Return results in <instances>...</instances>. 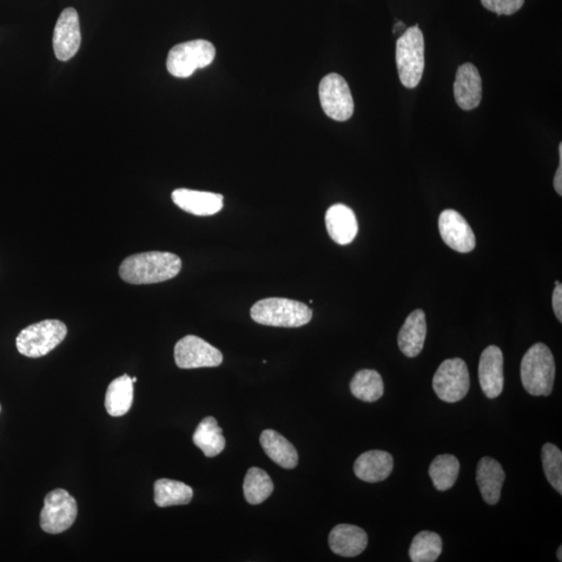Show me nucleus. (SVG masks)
Listing matches in <instances>:
<instances>
[{"label": "nucleus", "mask_w": 562, "mask_h": 562, "mask_svg": "<svg viewBox=\"0 0 562 562\" xmlns=\"http://www.w3.org/2000/svg\"><path fill=\"white\" fill-rule=\"evenodd\" d=\"M555 373L554 356L543 343H535L525 353L521 363V379L526 391L532 396L551 395Z\"/></svg>", "instance_id": "f03ea898"}, {"label": "nucleus", "mask_w": 562, "mask_h": 562, "mask_svg": "<svg viewBox=\"0 0 562 562\" xmlns=\"http://www.w3.org/2000/svg\"><path fill=\"white\" fill-rule=\"evenodd\" d=\"M67 335V327L58 320H45L32 324L20 333L16 346L20 354L31 359L49 354Z\"/></svg>", "instance_id": "39448f33"}, {"label": "nucleus", "mask_w": 562, "mask_h": 562, "mask_svg": "<svg viewBox=\"0 0 562 562\" xmlns=\"http://www.w3.org/2000/svg\"><path fill=\"white\" fill-rule=\"evenodd\" d=\"M172 201L187 213L195 216H213L223 209V196L189 189H177L172 193Z\"/></svg>", "instance_id": "2eb2a0df"}, {"label": "nucleus", "mask_w": 562, "mask_h": 562, "mask_svg": "<svg viewBox=\"0 0 562 562\" xmlns=\"http://www.w3.org/2000/svg\"><path fill=\"white\" fill-rule=\"evenodd\" d=\"M182 270L180 256L150 251L127 257L119 268L121 279L131 284H151L174 279Z\"/></svg>", "instance_id": "f257e3e1"}, {"label": "nucleus", "mask_w": 562, "mask_h": 562, "mask_svg": "<svg viewBox=\"0 0 562 562\" xmlns=\"http://www.w3.org/2000/svg\"><path fill=\"white\" fill-rule=\"evenodd\" d=\"M77 517V504L65 489L51 491L44 499L40 514V525L49 534L63 533L74 525Z\"/></svg>", "instance_id": "0eeeda50"}, {"label": "nucleus", "mask_w": 562, "mask_h": 562, "mask_svg": "<svg viewBox=\"0 0 562 562\" xmlns=\"http://www.w3.org/2000/svg\"><path fill=\"white\" fill-rule=\"evenodd\" d=\"M439 228L442 239L458 253H471L476 246V237L473 229L459 211L446 210L442 211L439 219Z\"/></svg>", "instance_id": "f8f14e48"}, {"label": "nucleus", "mask_w": 562, "mask_h": 562, "mask_svg": "<svg viewBox=\"0 0 562 562\" xmlns=\"http://www.w3.org/2000/svg\"><path fill=\"white\" fill-rule=\"evenodd\" d=\"M396 61L402 85L415 88L425 68L424 36L418 25L407 29L397 41Z\"/></svg>", "instance_id": "20e7f679"}, {"label": "nucleus", "mask_w": 562, "mask_h": 562, "mask_svg": "<svg viewBox=\"0 0 562 562\" xmlns=\"http://www.w3.org/2000/svg\"><path fill=\"white\" fill-rule=\"evenodd\" d=\"M505 477L504 469L499 461L492 458L480 459L476 479H477L482 498L487 504L495 505L498 504Z\"/></svg>", "instance_id": "6ab92c4d"}, {"label": "nucleus", "mask_w": 562, "mask_h": 562, "mask_svg": "<svg viewBox=\"0 0 562 562\" xmlns=\"http://www.w3.org/2000/svg\"><path fill=\"white\" fill-rule=\"evenodd\" d=\"M328 541L335 554L343 558H355L366 550L368 535L360 527L340 524L329 533Z\"/></svg>", "instance_id": "dca6fc26"}, {"label": "nucleus", "mask_w": 562, "mask_h": 562, "mask_svg": "<svg viewBox=\"0 0 562 562\" xmlns=\"http://www.w3.org/2000/svg\"><path fill=\"white\" fill-rule=\"evenodd\" d=\"M245 499L249 504L259 505L266 501L274 491V485L270 476L260 468H251L245 476Z\"/></svg>", "instance_id": "393cba45"}, {"label": "nucleus", "mask_w": 562, "mask_h": 562, "mask_svg": "<svg viewBox=\"0 0 562 562\" xmlns=\"http://www.w3.org/2000/svg\"><path fill=\"white\" fill-rule=\"evenodd\" d=\"M559 167L557 171V174H555V177H554V188L555 191L558 192V195H562V144H559Z\"/></svg>", "instance_id": "2f4dec72"}, {"label": "nucleus", "mask_w": 562, "mask_h": 562, "mask_svg": "<svg viewBox=\"0 0 562 562\" xmlns=\"http://www.w3.org/2000/svg\"><path fill=\"white\" fill-rule=\"evenodd\" d=\"M193 442L207 458H215L225 448L222 429L213 416H207L200 423L193 435Z\"/></svg>", "instance_id": "5701e85b"}, {"label": "nucleus", "mask_w": 562, "mask_h": 562, "mask_svg": "<svg viewBox=\"0 0 562 562\" xmlns=\"http://www.w3.org/2000/svg\"><path fill=\"white\" fill-rule=\"evenodd\" d=\"M504 353L497 346H488L480 356L479 382L488 399H495L504 392Z\"/></svg>", "instance_id": "ddd939ff"}, {"label": "nucleus", "mask_w": 562, "mask_h": 562, "mask_svg": "<svg viewBox=\"0 0 562 562\" xmlns=\"http://www.w3.org/2000/svg\"><path fill=\"white\" fill-rule=\"evenodd\" d=\"M525 0H481L482 5L488 11L495 13L497 15L511 16L515 14Z\"/></svg>", "instance_id": "c756f323"}, {"label": "nucleus", "mask_w": 562, "mask_h": 562, "mask_svg": "<svg viewBox=\"0 0 562 562\" xmlns=\"http://www.w3.org/2000/svg\"><path fill=\"white\" fill-rule=\"evenodd\" d=\"M433 388L442 401L456 403L465 398L469 389V374L465 361L446 360L441 363Z\"/></svg>", "instance_id": "6e6552de"}, {"label": "nucleus", "mask_w": 562, "mask_h": 562, "mask_svg": "<svg viewBox=\"0 0 562 562\" xmlns=\"http://www.w3.org/2000/svg\"><path fill=\"white\" fill-rule=\"evenodd\" d=\"M321 107L335 121H347L354 112V102L349 85L343 76L330 74L319 85Z\"/></svg>", "instance_id": "1a4fd4ad"}, {"label": "nucleus", "mask_w": 562, "mask_h": 562, "mask_svg": "<svg viewBox=\"0 0 562 562\" xmlns=\"http://www.w3.org/2000/svg\"><path fill=\"white\" fill-rule=\"evenodd\" d=\"M193 495V489L181 481L158 479L155 484V502L158 507L187 505Z\"/></svg>", "instance_id": "b1692460"}, {"label": "nucleus", "mask_w": 562, "mask_h": 562, "mask_svg": "<svg viewBox=\"0 0 562 562\" xmlns=\"http://www.w3.org/2000/svg\"><path fill=\"white\" fill-rule=\"evenodd\" d=\"M216 49L207 40H193L174 46L169 52L167 69L178 78L190 77L197 69L208 67L213 63Z\"/></svg>", "instance_id": "423d86ee"}, {"label": "nucleus", "mask_w": 562, "mask_h": 562, "mask_svg": "<svg viewBox=\"0 0 562 562\" xmlns=\"http://www.w3.org/2000/svg\"><path fill=\"white\" fill-rule=\"evenodd\" d=\"M350 389L355 398L370 403L379 400L385 393L381 375L375 370L357 372L350 383Z\"/></svg>", "instance_id": "bb28decb"}, {"label": "nucleus", "mask_w": 562, "mask_h": 562, "mask_svg": "<svg viewBox=\"0 0 562 562\" xmlns=\"http://www.w3.org/2000/svg\"><path fill=\"white\" fill-rule=\"evenodd\" d=\"M442 552V541L438 533L421 531L416 534L409 547V558L413 562H434Z\"/></svg>", "instance_id": "cd10ccee"}, {"label": "nucleus", "mask_w": 562, "mask_h": 562, "mask_svg": "<svg viewBox=\"0 0 562 562\" xmlns=\"http://www.w3.org/2000/svg\"><path fill=\"white\" fill-rule=\"evenodd\" d=\"M251 318L262 326L297 328L307 326L313 310L307 304L287 299H267L256 302L250 310Z\"/></svg>", "instance_id": "7ed1b4c3"}, {"label": "nucleus", "mask_w": 562, "mask_h": 562, "mask_svg": "<svg viewBox=\"0 0 562 562\" xmlns=\"http://www.w3.org/2000/svg\"><path fill=\"white\" fill-rule=\"evenodd\" d=\"M427 335L426 316L422 309H415L403 324L398 335V346L407 357L418 356L424 347Z\"/></svg>", "instance_id": "aec40b11"}, {"label": "nucleus", "mask_w": 562, "mask_h": 562, "mask_svg": "<svg viewBox=\"0 0 562 562\" xmlns=\"http://www.w3.org/2000/svg\"><path fill=\"white\" fill-rule=\"evenodd\" d=\"M134 400V382L127 374L110 383L104 406L112 416H122L129 412Z\"/></svg>", "instance_id": "4be33fe9"}, {"label": "nucleus", "mask_w": 562, "mask_h": 562, "mask_svg": "<svg viewBox=\"0 0 562 562\" xmlns=\"http://www.w3.org/2000/svg\"><path fill=\"white\" fill-rule=\"evenodd\" d=\"M81 25L74 8L65 9L58 19L54 31V50L59 61L67 62L81 48Z\"/></svg>", "instance_id": "9b49d317"}, {"label": "nucleus", "mask_w": 562, "mask_h": 562, "mask_svg": "<svg viewBox=\"0 0 562 562\" xmlns=\"http://www.w3.org/2000/svg\"><path fill=\"white\" fill-rule=\"evenodd\" d=\"M131 380H132V382H134V383H135V382H137V380H138V379H137V377H132Z\"/></svg>", "instance_id": "72a5a7b5"}, {"label": "nucleus", "mask_w": 562, "mask_h": 562, "mask_svg": "<svg viewBox=\"0 0 562 562\" xmlns=\"http://www.w3.org/2000/svg\"><path fill=\"white\" fill-rule=\"evenodd\" d=\"M178 368L200 369L219 367L223 361L220 350L196 335H187L178 341L174 348Z\"/></svg>", "instance_id": "9d476101"}, {"label": "nucleus", "mask_w": 562, "mask_h": 562, "mask_svg": "<svg viewBox=\"0 0 562 562\" xmlns=\"http://www.w3.org/2000/svg\"><path fill=\"white\" fill-rule=\"evenodd\" d=\"M326 223L330 237L340 245L352 243L359 233L354 211L345 204L330 207L326 215Z\"/></svg>", "instance_id": "a211bd4d"}, {"label": "nucleus", "mask_w": 562, "mask_h": 562, "mask_svg": "<svg viewBox=\"0 0 562 562\" xmlns=\"http://www.w3.org/2000/svg\"><path fill=\"white\" fill-rule=\"evenodd\" d=\"M393 468V456L380 450L362 453L354 464L356 477L369 484L386 480L392 474Z\"/></svg>", "instance_id": "f3484780"}, {"label": "nucleus", "mask_w": 562, "mask_h": 562, "mask_svg": "<svg viewBox=\"0 0 562 562\" xmlns=\"http://www.w3.org/2000/svg\"><path fill=\"white\" fill-rule=\"evenodd\" d=\"M460 464L458 459L451 454L436 456L429 467V476L433 486L440 492H446L451 488L459 478Z\"/></svg>", "instance_id": "a878e982"}, {"label": "nucleus", "mask_w": 562, "mask_h": 562, "mask_svg": "<svg viewBox=\"0 0 562 562\" xmlns=\"http://www.w3.org/2000/svg\"><path fill=\"white\" fill-rule=\"evenodd\" d=\"M558 558L559 561H562V547L560 546L558 550Z\"/></svg>", "instance_id": "473e14b6"}, {"label": "nucleus", "mask_w": 562, "mask_h": 562, "mask_svg": "<svg viewBox=\"0 0 562 562\" xmlns=\"http://www.w3.org/2000/svg\"><path fill=\"white\" fill-rule=\"evenodd\" d=\"M544 472L549 484L555 491L562 495V453L560 449L547 442L541 450Z\"/></svg>", "instance_id": "c85d7f7f"}, {"label": "nucleus", "mask_w": 562, "mask_h": 562, "mask_svg": "<svg viewBox=\"0 0 562 562\" xmlns=\"http://www.w3.org/2000/svg\"><path fill=\"white\" fill-rule=\"evenodd\" d=\"M557 288H555L552 296V306L555 316L561 323L562 322V284L559 281L555 282Z\"/></svg>", "instance_id": "7c9ffc66"}, {"label": "nucleus", "mask_w": 562, "mask_h": 562, "mask_svg": "<svg viewBox=\"0 0 562 562\" xmlns=\"http://www.w3.org/2000/svg\"><path fill=\"white\" fill-rule=\"evenodd\" d=\"M261 445L271 460L283 468L292 469L299 465V453L292 442L281 433L271 429L263 432L260 438Z\"/></svg>", "instance_id": "412c9836"}, {"label": "nucleus", "mask_w": 562, "mask_h": 562, "mask_svg": "<svg viewBox=\"0 0 562 562\" xmlns=\"http://www.w3.org/2000/svg\"><path fill=\"white\" fill-rule=\"evenodd\" d=\"M454 96L459 107L471 111L478 107L482 98V81L479 71L471 63L461 65L456 74Z\"/></svg>", "instance_id": "4468645a"}]
</instances>
